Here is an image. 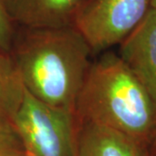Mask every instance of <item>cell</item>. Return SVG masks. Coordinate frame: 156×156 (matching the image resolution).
I'll list each match as a JSON object with an SVG mask.
<instances>
[{
  "mask_svg": "<svg viewBox=\"0 0 156 156\" xmlns=\"http://www.w3.org/2000/svg\"><path fill=\"white\" fill-rule=\"evenodd\" d=\"M92 54L73 24L26 29L11 51L28 93L48 105L74 112Z\"/></svg>",
  "mask_w": 156,
  "mask_h": 156,
  "instance_id": "obj_1",
  "label": "cell"
},
{
  "mask_svg": "<svg viewBox=\"0 0 156 156\" xmlns=\"http://www.w3.org/2000/svg\"><path fill=\"white\" fill-rule=\"evenodd\" d=\"M78 123L89 122L128 135L156 152V104L119 55L92 62L75 105Z\"/></svg>",
  "mask_w": 156,
  "mask_h": 156,
  "instance_id": "obj_2",
  "label": "cell"
},
{
  "mask_svg": "<svg viewBox=\"0 0 156 156\" xmlns=\"http://www.w3.org/2000/svg\"><path fill=\"white\" fill-rule=\"evenodd\" d=\"M11 122L30 156L75 154L78 123L74 111L48 105L24 89Z\"/></svg>",
  "mask_w": 156,
  "mask_h": 156,
  "instance_id": "obj_3",
  "label": "cell"
},
{
  "mask_svg": "<svg viewBox=\"0 0 156 156\" xmlns=\"http://www.w3.org/2000/svg\"><path fill=\"white\" fill-rule=\"evenodd\" d=\"M151 8V0H89L83 3L73 25L93 53L120 44Z\"/></svg>",
  "mask_w": 156,
  "mask_h": 156,
  "instance_id": "obj_4",
  "label": "cell"
},
{
  "mask_svg": "<svg viewBox=\"0 0 156 156\" xmlns=\"http://www.w3.org/2000/svg\"><path fill=\"white\" fill-rule=\"evenodd\" d=\"M120 44L119 56L156 104V8L151 7Z\"/></svg>",
  "mask_w": 156,
  "mask_h": 156,
  "instance_id": "obj_5",
  "label": "cell"
},
{
  "mask_svg": "<svg viewBox=\"0 0 156 156\" xmlns=\"http://www.w3.org/2000/svg\"><path fill=\"white\" fill-rule=\"evenodd\" d=\"M12 23L25 29L71 25L83 0H1Z\"/></svg>",
  "mask_w": 156,
  "mask_h": 156,
  "instance_id": "obj_6",
  "label": "cell"
},
{
  "mask_svg": "<svg viewBox=\"0 0 156 156\" xmlns=\"http://www.w3.org/2000/svg\"><path fill=\"white\" fill-rule=\"evenodd\" d=\"M74 156H149V153L121 132L94 123L81 122L78 123Z\"/></svg>",
  "mask_w": 156,
  "mask_h": 156,
  "instance_id": "obj_7",
  "label": "cell"
},
{
  "mask_svg": "<svg viewBox=\"0 0 156 156\" xmlns=\"http://www.w3.org/2000/svg\"><path fill=\"white\" fill-rule=\"evenodd\" d=\"M23 95L24 88L11 53L0 50V115L12 119Z\"/></svg>",
  "mask_w": 156,
  "mask_h": 156,
  "instance_id": "obj_8",
  "label": "cell"
},
{
  "mask_svg": "<svg viewBox=\"0 0 156 156\" xmlns=\"http://www.w3.org/2000/svg\"><path fill=\"white\" fill-rule=\"evenodd\" d=\"M0 156H30L11 119L0 115Z\"/></svg>",
  "mask_w": 156,
  "mask_h": 156,
  "instance_id": "obj_9",
  "label": "cell"
},
{
  "mask_svg": "<svg viewBox=\"0 0 156 156\" xmlns=\"http://www.w3.org/2000/svg\"><path fill=\"white\" fill-rule=\"evenodd\" d=\"M15 40L12 22L0 0V50L11 53Z\"/></svg>",
  "mask_w": 156,
  "mask_h": 156,
  "instance_id": "obj_10",
  "label": "cell"
},
{
  "mask_svg": "<svg viewBox=\"0 0 156 156\" xmlns=\"http://www.w3.org/2000/svg\"><path fill=\"white\" fill-rule=\"evenodd\" d=\"M151 7L156 8V0H151Z\"/></svg>",
  "mask_w": 156,
  "mask_h": 156,
  "instance_id": "obj_11",
  "label": "cell"
},
{
  "mask_svg": "<svg viewBox=\"0 0 156 156\" xmlns=\"http://www.w3.org/2000/svg\"><path fill=\"white\" fill-rule=\"evenodd\" d=\"M155 153H156V152H155Z\"/></svg>",
  "mask_w": 156,
  "mask_h": 156,
  "instance_id": "obj_12",
  "label": "cell"
}]
</instances>
